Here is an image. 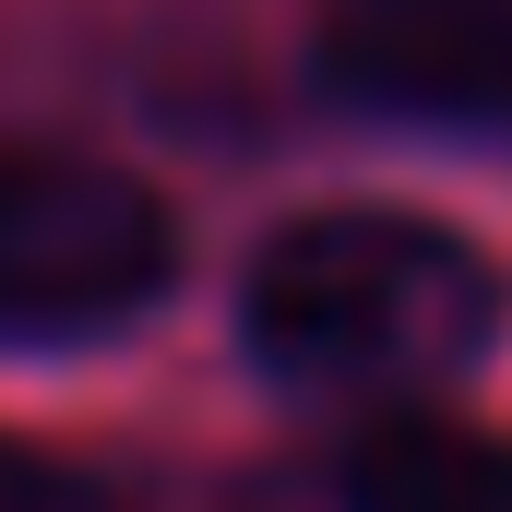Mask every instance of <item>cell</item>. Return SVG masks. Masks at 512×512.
I'll return each instance as SVG.
<instances>
[{
  "instance_id": "obj_5",
  "label": "cell",
  "mask_w": 512,
  "mask_h": 512,
  "mask_svg": "<svg viewBox=\"0 0 512 512\" xmlns=\"http://www.w3.org/2000/svg\"><path fill=\"white\" fill-rule=\"evenodd\" d=\"M0 512H120L84 465H60V453H24V441H0Z\"/></svg>"
},
{
  "instance_id": "obj_3",
  "label": "cell",
  "mask_w": 512,
  "mask_h": 512,
  "mask_svg": "<svg viewBox=\"0 0 512 512\" xmlns=\"http://www.w3.org/2000/svg\"><path fill=\"white\" fill-rule=\"evenodd\" d=\"M310 84L382 131L512 143V0H322Z\"/></svg>"
},
{
  "instance_id": "obj_2",
  "label": "cell",
  "mask_w": 512,
  "mask_h": 512,
  "mask_svg": "<svg viewBox=\"0 0 512 512\" xmlns=\"http://www.w3.org/2000/svg\"><path fill=\"white\" fill-rule=\"evenodd\" d=\"M167 286L179 227L131 167L0 143V358L108 346L143 310H167Z\"/></svg>"
},
{
  "instance_id": "obj_4",
  "label": "cell",
  "mask_w": 512,
  "mask_h": 512,
  "mask_svg": "<svg viewBox=\"0 0 512 512\" xmlns=\"http://www.w3.org/2000/svg\"><path fill=\"white\" fill-rule=\"evenodd\" d=\"M334 512H512V441L465 417H382L346 441Z\"/></svg>"
},
{
  "instance_id": "obj_1",
  "label": "cell",
  "mask_w": 512,
  "mask_h": 512,
  "mask_svg": "<svg viewBox=\"0 0 512 512\" xmlns=\"http://www.w3.org/2000/svg\"><path fill=\"white\" fill-rule=\"evenodd\" d=\"M501 262L429 215H298L239 274V346L274 393L393 405L501 346Z\"/></svg>"
}]
</instances>
